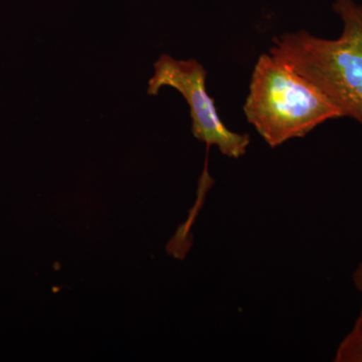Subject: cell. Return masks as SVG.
<instances>
[{"label":"cell","instance_id":"cell-1","mask_svg":"<svg viewBox=\"0 0 362 362\" xmlns=\"http://www.w3.org/2000/svg\"><path fill=\"white\" fill-rule=\"evenodd\" d=\"M333 9L343 23L338 39L305 30L284 33L274 37L269 54L316 86L343 117L362 125V6L337 0Z\"/></svg>","mask_w":362,"mask_h":362},{"label":"cell","instance_id":"cell-2","mask_svg":"<svg viewBox=\"0 0 362 362\" xmlns=\"http://www.w3.org/2000/svg\"><path fill=\"white\" fill-rule=\"evenodd\" d=\"M244 112L247 122L272 148L343 117L316 86L269 52L259 57L252 71Z\"/></svg>","mask_w":362,"mask_h":362},{"label":"cell","instance_id":"cell-3","mask_svg":"<svg viewBox=\"0 0 362 362\" xmlns=\"http://www.w3.org/2000/svg\"><path fill=\"white\" fill-rule=\"evenodd\" d=\"M206 77V69L197 59H176L161 54L154 64L147 94L156 96L163 87L178 90L189 106L194 137L204 142L206 149L216 146L223 156L240 158L246 154L251 137L230 131L221 120L213 98L207 94Z\"/></svg>","mask_w":362,"mask_h":362},{"label":"cell","instance_id":"cell-4","mask_svg":"<svg viewBox=\"0 0 362 362\" xmlns=\"http://www.w3.org/2000/svg\"><path fill=\"white\" fill-rule=\"evenodd\" d=\"M335 362H362V305L351 330L343 338L335 352Z\"/></svg>","mask_w":362,"mask_h":362},{"label":"cell","instance_id":"cell-5","mask_svg":"<svg viewBox=\"0 0 362 362\" xmlns=\"http://www.w3.org/2000/svg\"><path fill=\"white\" fill-rule=\"evenodd\" d=\"M352 279H354V286H356V289L362 293V262L354 270Z\"/></svg>","mask_w":362,"mask_h":362}]
</instances>
